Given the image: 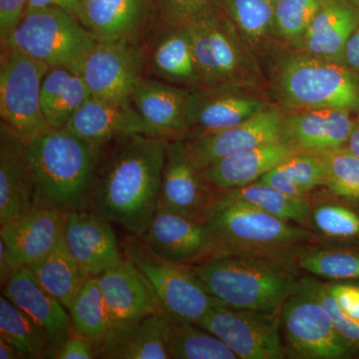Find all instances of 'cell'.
Returning a JSON list of instances; mask_svg holds the SVG:
<instances>
[{"label": "cell", "mask_w": 359, "mask_h": 359, "mask_svg": "<svg viewBox=\"0 0 359 359\" xmlns=\"http://www.w3.org/2000/svg\"><path fill=\"white\" fill-rule=\"evenodd\" d=\"M170 140L135 134L104 146L87 210L143 237L159 205Z\"/></svg>", "instance_id": "cell-1"}, {"label": "cell", "mask_w": 359, "mask_h": 359, "mask_svg": "<svg viewBox=\"0 0 359 359\" xmlns=\"http://www.w3.org/2000/svg\"><path fill=\"white\" fill-rule=\"evenodd\" d=\"M26 145L34 205L65 214L87 209L104 147L67 128L48 129Z\"/></svg>", "instance_id": "cell-2"}, {"label": "cell", "mask_w": 359, "mask_h": 359, "mask_svg": "<svg viewBox=\"0 0 359 359\" xmlns=\"http://www.w3.org/2000/svg\"><path fill=\"white\" fill-rule=\"evenodd\" d=\"M212 191L203 219L214 241L216 257H268L294 263L297 254L318 238L304 226Z\"/></svg>", "instance_id": "cell-3"}, {"label": "cell", "mask_w": 359, "mask_h": 359, "mask_svg": "<svg viewBox=\"0 0 359 359\" xmlns=\"http://www.w3.org/2000/svg\"><path fill=\"white\" fill-rule=\"evenodd\" d=\"M190 266L221 306L269 313H280L302 278L294 262L268 257H216Z\"/></svg>", "instance_id": "cell-4"}, {"label": "cell", "mask_w": 359, "mask_h": 359, "mask_svg": "<svg viewBox=\"0 0 359 359\" xmlns=\"http://www.w3.org/2000/svg\"><path fill=\"white\" fill-rule=\"evenodd\" d=\"M271 91L285 112L327 108L359 116V72L299 51L276 61Z\"/></svg>", "instance_id": "cell-5"}, {"label": "cell", "mask_w": 359, "mask_h": 359, "mask_svg": "<svg viewBox=\"0 0 359 359\" xmlns=\"http://www.w3.org/2000/svg\"><path fill=\"white\" fill-rule=\"evenodd\" d=\"M202 87L261 90L263 68L221 4L186 25Z\"/></svg>", "instance_id": "cell-6"}, {"label": "cell", "mask_w": 359, "mask_h": 359, "mask_svg": "<svg viewBox=\"0 0 359 359\" xmlns=\"http://www.w3.org/2000/svg\"><path fill=\"white\" fill-rule=\"evenodd\" d=\"M97 40L72 14L56 7L26 11L1 48L22 52L50 67L81 72Z\"/></svg>", "instance_id": "cell-7"}, {"label": "cell", "mask_w": 359, "mask_h": 359, "mask_svg": "<svg viewBox=\"0 0 359 359\" xmlns=\"http://www.w3.org/2000/svg\"><path fill=\"white\" fill-rule=\"evenodd\" d=\"M124 257L147 278L167 318L198 323L212 306H219L190 266L162 259L141 238L134 235L126 238Z\"/></svg>", "instance_id": "cell-8"}, {"label": "cell", "mask_w": 359, "mask_h": 359, "mask_svg": "<svg viewBox=\"0 0 359 359\" xmlns=\"http://www.w3.org/2000/svg\"><path fill=\"white\" fill-rule=\"evenodd\" d=\"M280 332L285 351L294 358L341 359L354 353L340 337L332 316L314 292L311 276H302L299 287L283 304Z\"/></svg>", "instance_id": "cell-9"}, {"label": "cell", "mask_w": 359, "mask_h": 359, "mask_svg": "<svg viewBox=\"0 0 359 359\" xmlns=\"http://www.w3.org/2000/svg\"><path fill=\"white\" fill-rule=\"evenodd\" d=\"M49 68L22 52L1 48L0 117L26 142L50 129L40 104L42 80Z\"/></svg>", "instance_id": "cell-10"}, {"label": "cell", "mask_w": 359, "mask_h": 359, "mask_svg": "<svg viewBox=\"0 0 359 359\" xmlns=\"http://www.w3.org/2000/svg\"><path fill=\"white\" fill-rule=\"evenodd\" d=\"M224 342L238 359H282L280 313L212 306L197 323Z\"/></svg>", "instance_id": "cell-11"}, {"label": "cell", "mask_w": 359, "mask_h": 359, "mask_svg": "<svg viewBox=\"0 0 359 359\" xmlns=\"http://www.w3.org/2000/svg\"><path fill=\"white\" fill-rule=\"evenodd\" d=\"M92 97L110 102H131L135 90L147 77V53L130 40L97 41L81 69Z\"/></svg>", "instance_id": "cell-12"}, {"label": "cell", "mask_w": 359, "mask_h": 359, "mask_svg": "<svg viewBox=\"0 0 359 359\" xmlns=\"http://www.w3.org/2000/svg\"><path fill=\"white\" fill-rule=\"evenodd\" d=\"M285 111L271 103L244 123L185 138L189 159L199 171L217 161L283 138Z\"/></svg>", "instance_id": "cell-13"}, {"label": "cell", "mask_w": 359, "mask_h": 359, "mask_svg": "<svg viewBox=\"0 0 359 359\" xmlns=\"http://www.w3.org/2000/svg\"><path fill=\"white\" fill-rule=\"evenodd\" d=\"M141 238L157 256L171 263L195 266L216 257L214 241L204 219L187 218L161 203Z\"/></svg>", "instance_id": "cell-14"}, {"label": "cell", "mask_w": 359, "mask_h": 359, "mask_svg": "<svg viewBox=\"0 0 359 359\" xmlns=\"http://www.w3.org/2000/svg\"><path fill=\"white\" fill-rule=\"evenodd\" d=\"M257 89L201 87L192 90L189 136L231 128L254 117L271 102Z\"/></svg>", "instance_id": "cell-15"}, {"label": "cell", "mask_w": 359, "mask_h": 359, "mask_svg": "<svg viewBox=\"0 0 359 359\" xmlns=\"http://www.w3.org/2000/svg\"><path fill=\"white\" fill-rule=\"evenodd\" d=\"M67 215L33 205L29 211L1 226L0 240L13 268L32 266L48 256L65 238Z\"/></svg>", "instance_id": "cell-16"}, {"label": "cell", "mask_w": 359, "mask_h": 359, "mask_svg": "<svg viewBox=\"0 0 359 359\" xmlns=\"http://www.w3.org/2000/svg\"><path fill=\"white\" fill-rule=\"evenodd\" d=\"M111 223L90 210L67 215L66 247L87 276H99L124 261Z\"/></svg>", "instance_id": "cell-17"}, {"label": "cell", "mask_w": 359, "mask_h": 359, "mask_svg": "<svg viewBox=\"0 0 359 359\" xmlns=\"http://www.w3.org/2000/svg\"><path fill=\"white\" fill-rule=\"evenodd\" d=\"M212 196L214 191L189 159L185 138L171 139L167 146L159 203L187 218L203 219Z\"/></svg>", "instance_id": "cell-18"}, {"label": "cell", "mask_w": 359, "mask_h": 359, "mask_svg": "<svg viewBox=\"0 0 359 359\" xmlns=\"http://www.w3.org/2000/svg\"><path fill=\"white\" fill-rule=\"evenodd\" d=\"M66 128L99 147L135 134L170 139L162 130L146 121L131 102H110L95 97L82 106Z\"/></svg>", "instance_id": "cell-19"}, {"label": "cell", "mask_w": 359, "mask_h": 359, "mask_svg": "<svg viewBox=\"0 0 359 359\" xmlns=\"http://www.w3.org/2000/svg\"><path fill=\"white\" fill-rule=\"evenodd\" d=\"M153 13L154 0H81L76 18L97 41L142 43Z\"/></svg>", "instance_id": "cell-20"}, {"label": "cell", "mask_w": 359, "mask_h": 359, "mask_svg": "<svg viewBox=\"0 0 359 359\" xmlns=\"http://www.w3.org/2000/svg\"><path fill=\"white\" fill-rule=\"evenodd\" d=\"M2 294L25 311L43 330L51 354L73 332L70 314L65 306L40 285L29 266L14 271L4 283Z\"/></svg>", "instance_id": "cell-21"}, {"label": "cell", "mask_w": 359, "mask_h": 359, "mask_svg": "<svg viewBox=\"0 0 359 359\" xmlns=\"http://www.w3.org/2000/svg\"><path fill=\"white\" fill-rule=\"evenodd\" d=\"M358 116L337 109L285 112L283 138L299 152L321 153L346 147Z\"/></svg>", "instance_id": "cell-22"}, {"label": "cell", "mask_w": 359, "mask_h": 359, "mask_svg": "<svg viewBox=\"0 0 359 359\" xmlns=\"http://www.w3.org/2000/svg\"><path fill=\"white\" fill-rule=\"evenodd\" d=\"M34 205V186L27 145L6 123H0V226Z\"/></svg>", "instance_id": "cell-23"}, {"label": "cell", "mask_w": 359, "mask_h": 359, "mask_svg": "<svg viewBox=\"0 0 359 359\" xmlns=\"http://www.w3.org/2000/svg\"><path fill=\"white\" fill-rule=\"evenodd\" d=\"M152 41L146 48L147 77L184 88H201V79L187 26L154 22Z\"/></svg>", "instance_id": "cell-24"}, {"label": "cell", "mask_w": 359, "mask_h": 359, "mask_svg": "<svg viewBox=\"0 0 359 359\" xmlns=\"http://www.w3.org/2000/svg\"><path fill=\"white\" fill-rule=\"evenodd\" d=\"M98 280L114 325L136 323L162 311L147 278L128 259Z\"/></svg>", "instance_id": "cell-25"}, {"label": "cell", "mask_w": 359, "mask_h": 359, "mask_svg": "<svg viewBox=\"0 0 359 359\" xmlns=\"http://www.w3.org/2000/svg\"><path fill=\"white\" fill-rule=\"evenodd\" d=\"M359 26V7L349 0H327L294 51L344 63L349 39Z\"/></svg>", "instance_id": "cell-26"}, {"label": "cell", "mask_w": 359, "mask_h": 359, "mask_svg": "<svg viewBox=\"0 0 359 359\" xmlns=\"http://www.w3.org/2000/svg\"><path fill=\"white\" fill-rule=\"evenodd\" d=\"M297 152L294 145L282 138L217 161L201 170V177L212 190L241 188L259 181Z\"/></svg>", "instance_id": "cell-27"}, {"label": "cell", "mask_w": 359, "mask_h": 359, "mask_svg": "<svg viewBox=\"0 0 359 359\" xmlns=\"http://www.w3.org/2000/svg\"><path fill=\"white\" fill-rule=\"evenodd\" d=\"M192 90L146 77L135 90L131 103L146 121L170 139L189 136Z\"/></svg>", "instance_id": "cell-28"}, {"label": "cell", "mask_w": 359, "mask_h": 359, "mask_svg": "<svg viewBox=\"0 0 359 359\" xmlns=\"http://www.w3.org/2000/svg\"><path fill=\"white\" fill-rule=\"evenodd\" d=\"M219 4L259 65L269 60L273 66L285 51L276 36V0H219Z\"/></svg>", "instance_id": "cell-29"}, {"label": "cell", "mask_w": 359, "mask_h": 359, "mask_svg": "<svg viewBox=\"0 0 359 359\" xmlns=\"http://www.w3.org/2000/svg\"><path fill=\"white\" fill-rule=\"evenodd\" d=\"M164 327L162 311L136 323L114 325L96 346L97 356L104 359H169Z\"/></svg>", "instance_id": "cell-30"}, {"label": "cell", "mask_w": 359, "mask_h": 359, "mask_svg": "<svg viewBox=\"0 0 359 359\" xmlns=\"http://www.w3.org/2000/svg\"><path fill=\"white\" fill-rule=\"evenodd\" d=\"M91 97L81 72L66 67L49 68L40 92L45 121L50 128H66Z\"/></svg>", "instance_id": "cell-31"}, {"label": "cell", "mask_w": 359, "mask_h": 359, "mask_svg": "<svg viewBox=\"0 0 359 359\" xmlns=\"http://www.w3.org/2000/svg\"><path fill=\"white\" fill-rule=\"evenodd\" d=\"M257 182L292 197L309 198L314 190L325 187L327 166L321 154L297 152Z\"/></svg>", "instance_id": "cell-32"}, {"label": "cell", "mask_w": 359, "mask_h": 359, "mask_svg": "<svg viewBox=\"0 0 359 359\" xmlns=\"http://www.w3.org/2000/svg\"><path fill=\"white\" fill-rule=\"evenodd\" d=\"M29 268L40 285L67 309L88 278L71 256L65 238L48 256Z\"/></svg>", "instance_id": "cell-33"}, {"label": "cell", "mask_w": 359, "mask_h": 359, "mask_svg": "<svg viewBox=\"0 0 359 359\" xmlns=\"http://www.w3.org/2000/svg\"><path fill=\"white\" fill-rule=\"evenodd\" d=\"M164 339L170 358L238 359L222 340L197 323L165 316Z\"/></svg>", "instance_id": "cell-34"}, {"label": "cell", "mask_w": 359, "mask_h": 359, "mask_svg": "<svg viewBox=\"0 0 359 359\" xmlns=\"http://www.w3.org/2000/svg\"><path fill=\"white\" fill-rule=\"evenodd\" d=\"M73 332L100 344L114 327L98 276H89L69 309Z\"/></svg>", "instance_id": "cell-35"}, {"label": "cell", "mask_w": 359, "mask_h": 359, "mask_svg": "<svg viewBox=\"0 0 359 359\" xmlns=\"http://www.w3.org/2000/svg\"><path fill=\"white\" fill-rule=\"evenodd\" d=\"M318 299L327 309L335 328L353 351L359 348V285L325 283L311 278Z\"/></svg>", "instance_id": "cell-36"}, {"label": "cell", "mask_w": 359, "mask_h": 359, "mask_svg": "<svg viewBox=\"0 0 359 359\" xmlns=\"http://www.w3.org/2000/svg\"><path fill=\"white\" fill-rule=\"evenodd\" d=\"M219 192L256 207L276 218L292 222L304 228L311 226V202L309 198L292 197L259 182Z\"/></svg>", "instance_id": "cell-37"}, {"label": "cell", "mask_w": 359, "mask_h": 359, "mask_svg": "<svg viewBox=\"0 0 359 359\" xmlns=\"http://www.w3.org/2000/svg\"><path fill=\"white\" fill-rule=\"evenodd\" d=\"M0 337L13 344L22 358H49L51 346L43 330L4 294L0 297Z\"/></svg>", "instance_id": "cell-38"}, {"label": "cell", "mask_w": 359, "mask_h": 359, "mask_svg": "<svg viewBox=\"0 0 359 359\" xmlns=\"http://www.w3.org/2000/svg\"><path fill=\"white\" fill-rule=\"evenodd\" d=\"M297 268L332 280H359V250L306 245L295 257Z\"/></svg>", "instance_id": "cell-39"}, {"label": "cell", "mask_w": 359, "mask_h": 359, "mask_svg": "<svg viewBox=\"0 0 359 359\" xmlns=\"http://www.w3.org/2000/svg\"><path fill=\"white\" fill-rule=\"evenodd\" d=\"M316 237L330 243L359 241V212L340 201L311 203V226Z\"/></svg>", "instance_id": "cell-40"}, {"label": "cell", "mask_w": 359, "mask_h": 359, "mask_svg": "<svg viewBox=\"0 0 359 359\" xmlns=\"http://www.w3.org/2000/svg\"><path fill=\"white\" fill-rule=\"evenodd\" d=\"M327 0H276V32L285 50H295Z\"/></svg>", "instance_id": "cell-41"}, {"label": "cell", "mask_w": 359, "mask_h": 359, "mask_svg": "<svg viewBox=\"0 0 359 359\" xmlns=\"http://www.w3.org/2000/svg\"><path fill=\"white\" fill-rule=\"evenodd\" d=\"M327 166L325 188L340 199L359 201V157L346 147L321 153Z\"/></svg>", "instance_id": "cell-42"}, {"label": "cell", "mask_w": 359, "mask_h": 359, "mask_svg": "<svg viewBox=\"0 0 359 359\" xmlns=\"http://www.w3.org/2000/svg\"><path fill=\"white\" fill-rule=\"evenodd\" d=\"M219 4V0H154L153 14L160 25L186 26Z\"/></svg>", "instance_id": "cell-43"}, {"label": "cell", "mask_w": 359, "mask_h": 359, "mask_svg": "<svg viewBox=\"0 0 359 359\" xmlns=\"http://www.w3.org/2000/svg\"><path fill=\"white\" fill-rule=\"evenodd\" d=\"M96 344L81 335L72 332L66 337L51 354L53 359L97 358Z\"/></svg>", "instance_id": "cell-44"}, {"label": "cell", "mask_w": 359, "mask_h": 359, "mask_svg": "<svg viewBox=\"0 0 359 359\" xmlns=\"http://www.w3.org/2000/svg\"><path fill=\"white\" fill-rule=\"evenodd\" d=\"M28 0H0V41L4 44L20 25L27 11Z\"/></svg>", "instance_id": "cell-45"}, {"label": "cell", "mask_w": 359, "mask_h": 359, "mask_svg": "<svg viewBox=\"0 0 359 359\" xmlns=\"http://www.w3.org/2000/svg\"><path fill=\"white\" fill-rule=\"evenodd\" d=\"M80 2H81V0H28L27 11L56 7V8H61L67 11V13L76 18Z\"/></svg>", "instance_id": "cell-46"}, {"label": "cell", "mask_w": 359, "mask_h": 359, "mask_svg": "<svg viewBox=\"0 0 359 359\" xmlns=\"http://www.w3.org/2000/svg\"><path fill=\"white\" fill-rule=\"evenodd\" d=\"M342 65L359 72V26L347 43Z\"/></svg>", "instance_id": "cell-47"}, {"label": "cell", "mask_w": 359, "mask_h": 359, "mask_svg": "<svg viewBox=\"0 0 359 359\" xmlns=\"http://www.w3.org/2000/svg\"><path fill=\"white\" fill-rule=\"evenodd\" d=\"M14 271H15V269L13 268L11 261H9L6 245L0 240V283H1L2 287L13 275Z\"/></svg>", "instance_id": "cell-48"}, {"label": "cell", "mask_w": 359, "mask_h": 359, "mask_svg": "<svg viewBox=\"0 0 359 359\" xmlns=\"http://www.w3.org/2000/svg\"><path fill=\"white\" fill-rule=\"evenodd\" d=\"M0 358L1 359H22L20 351L9 344L7 340L0 337Z\"/></svg>", "instance_id": "cell-49"}, {"label": "cell", "mask_w": 359, "mask_h": 359, "mask_svg": "<svg viewBox=\"0 0 359 359\" xmlns=\"http://www.w3.org/2000/svg\"><path fill=\"white\" fill-rule=\"evenodd\" d=\"M346 148L349 149L353 154L359 157V116L356 117L355 124L351 138L347 142Z\"/></svg>", "instance_id": "cell-50"}, {"label": "cell", "mask_w": 359, "mask_h": 359, "mask_svg": "<svg viewBox=\"0 0 359 359\" xmlns=\"http://www.w3.org/2000/svg\"><path fill=\"white\" fill-rule=\"evenodd\" d=\"M349 1L353 2V4L359 7V0H349Z\"/></svg>", "instance_id": "cell-51"}]
</instances>
